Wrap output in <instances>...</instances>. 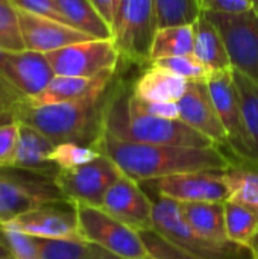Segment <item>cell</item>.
<instances>
[{"mask_svg":"<svg viewBox=\"0 0 258 259\" xmlns=\"http://www.w3.org/2000/svg\"><path fill=\"white\" fill-rule=\"evenodd\" d=\"M93 147L108 156L122 175L138 184L179 173L227 170L233 165L219 147L195 149L144 144L119 140L100 131Z\"/></svg>","mask_w":258,"mask_h":259,"instance_id":"6da1fadb","label":"cell"},{"mask_svg":"<svg viewBox=\"0 0 258 259\" xmlns=\"http://www.w3.org/2000/svg\"><path fill=\"white\" fill-rule=\"evenodd\" d=\"M100 132L125 141L175 147H219L181 120H166L144 112L131 94L116 96L100 112Z\"/></svg>","mask_w":258,"mask_h":259,"instance_id":"7a4b0ae2","label":"cell"},{"mask_svg":"<svg viewBox=\"0 0 258 259\" xmlns=\"http://www.w3.org/2000/svg\"><path fill=\"white\" fill-rule=\"evenodd\" d=\"M99 100L100 97H87L50 105H30L23 100L17 108L15 118L41 132L55 146L62 143L85 144L91 129L100 126Z\"/></svg>","mask_w":258,"mask_h":259,"instance_id":"3957f363","label":"cell"},{"mask_svg":"<svg viewBox=\"0 0 258 259\" xmlns=\"http://www.w3.org/2000/svg\"><path fill=\"white\" fill-rule=\"evenodd\" d=\"M152 202V229L184 252L204 259H254L248 247L234 243L217 244L199 237L186 222L178 202L164 197Z\"/></svg>","mask_w":258,"mask_h":259,"instance_id":"277c9868","label":"cell"},{"mask_svg":"<svg viewBox=\"0 0 258 259\" xmlns=\"http://www.w3.org/2000/svg\"><path fill=\"white\" fill-rule=\"evenodd\" d=\"M68 202L55 176L14 167L0 168V225L49 203Z\"/></svg>","mask_w":258,"mask_h":259,"instance_id":"5b68a950","label":"cell"},{"mask_svg":"<svg viewBox=\"0 0 258 259\" xmlns=\"http://www.w3.org/2000/svg\"><path fill=\"white\" fill-rule=\"evenodd\" d=\"M81 238L85 243L102 247L122 259H146L149 252L140 232L116 220L103 209L85 203H73Z\"/></svg>","mask_w":258,"mask_h":259,"instance_id":"8992f818","label":"cell"},{"mask_svg":"<svg viewBox=\"0 0 258 259\" xmlns=\"http://www.w3.org/2000/svg\"><path fill=\"white\" fill-rule=\"evenodd\" d=\"M217 27L233 68L258 83V9L242 14L204 12Z\"/></svg>","mask_w":258,"mask_h":259,"instance_id":"52a82bcc","label":"cell"},{"mask_svg":"<svg viewBox=\"0 0 258 259\" xmlns=\"http://www.w3.org/2000/svg\"><path fill=\"white\" fill-rule=\"evenodd\" d=\"M120 53L114 38H111L76 42L49 52L46 58L56 76L96 77L105 73H114Z\"/></svg>","mask_w":258,"mask_h":259,"instance_id":"ba28073f","label":"cell"},{"mask_svg":"<svg viewBox=\"0 0 258 259\" xmlns=\"http://www.w3.org/2000/svg\"><path fill=\"white\" fill-rule=\"evenodd\" d=\"M122 171L105 155L71 170H58L55 182L70 203H85L100 208L105 194Z\"/></svg>","mask_w":258,"mask_h":259,"instance_id":"9c48e42d","label":"cell"},{"mask_svg":"<svg viewBox=\"0 0 258 259\" xmlns=\"http://www.w3.org/2000/svg\"><path fill=\"white\" fill-rule=\"evenodd\" d=\"M207 85L214 108L228 134V147L239 159L252 162V155L242 118V105L239 88L234 79V68L210 73L207 77Z\"/></svg>","mask_w":258,"mask_h":259,"instance_id":"30bf717a","label":"cell"},{"mask_svg":"<svg viewBox=\"0 0 258 259\" xmlns=\"http://www.w3.org/2000/svg\"><path fill=\"white\" fill-rule=\"evenodd\" d=\"M155 30L154 0H122L114 20V41L122 53L134 59H149Z\"/></svg>","mask_w":258,"mask_h":259,"instance_id":"8fae6325","label":"cell"},{"mask_svg":"<svg viewBox=\"0 0 258 259\" xmlns=\"http://www.w3.org/2000/svg\"><path fill=\"white\" fill-rule=\"evenodd\" d=\"M157 197L172 199L178 203L196 202H227L230 191L224 178V170H202L172 175L149 181Z\"/></svg>","mask_w":258,"mask_h":259,"instance_id":"7c38bea8","label":"cell"},{"mask_svg":"<svg viewBox=\"0 0 258 259\" xmlns=\"http://www.w3.org/2000/svg\"><path fill=\"white\" fill-rule=\"evenodd\" d=\"M100 209L137 232L152 229L154 202L138 182L125 175L108 190Z\"/></svg>","mask_w":258,"mask_h":259,"instance_id":"4fadbf2b","label":"cell"},{"mask_svg":"<svg viewBox=\"0 0 258 259\" xmlns=\"http://www.w3.org/2000/svg\"><path fill=\"white\" fill-rule=\"evenodd\" d=\"M53 77L46 55L32 50L11 52L0 65V79L23 100L36 97Z\"/></svg>","mask_w":258,"mask_h":259,"instance_id":"5bb4252c","label":"cell"},{"mask_svg":"<svg viewBox=\"0 0 258 259\" xmlns=\"http://www.w3.org/2000/svg\"><path fill=\"white\" fill-rule=\"evenodd\" d=\"M62 203L67 202L49 203L40 206L0 226L20 231L23 234L36 238L82 240L79 234L78 215L73 203L68 208H62Z\"/></svg>","mask_w":258,"mask_h":259,"instance_id":"9a60e30c","label":"cell"},{"mask_svg":"<svg viewBox=\"0 0 258 259\" xmlns=\"http://www.w3.org/2000/svg\"><path fill=\"white\" fill-rule=\"evenodd\" d=\"M178 106L181 121L210 138L216 146H228V134L214 108L207 80H190Z\"/></svg>","mask_w":258,"mask_h":259,"instance_id":"2e32d148","label":"cell"},{"mask_svg":"<svg viewBox=\"0 0 258 259\" xmlns=\"http://www.w3.org/2000/svg\"><path fill=\"white\" fill-rule=\"evenodd\" d=\"M18 21L24 50H32L46 55L49 52L59 50L76 42L96 39L68 24L24 11H18Z\"/></svg>","mask_w":258,"mask_h":259,"instance_id":"e0dca14e","label":"cell"},{"mask_svg":"<svg viewBox=\"0 0 258 259\" xmlns=\"http://www.w3.org/2000/svg\"><path fill=\"white\" fill-rule=\"evenodd\" d=\"M113 73H105L96 77L56 76L36 97L26 100L30 105H50L62 102H75L87 97H102Z\"/></svg>","mask_w":258,"mask_h":259,"instance_id":"ac0fdd59","label":"cell"},{"mask_svg":"<svg viewBox=\"0 0 258 259\" xmlns=\"http://www.w3.org/2000/svg\"><path fill=\"white\" fill-rule=\"evenodd\" d=\"M53 149L55 144L47 137H44L32 126L20 123L18 144L12 167L26 171L55 176L58 173V168L50 161Z\"/></svg>","mask_w":258,"mask_h":259,"instance_id":"d6986e66","label":"cell"},{"mask_svg":"<svg viewBox=\"0 0 258 259\" xmlns=\"http://www.w3.org/2000/svg\"><path fill=\"white\" fill-rule=\"evenodd\" d=\"M187 79L152 65L134 85L132 96L141 102H179L189 88Z\"/></svg>","mask_w":258,"mask_h":259,"instance_id":"ffe728a7","label":"cell"},{"mask_svg":"<svg viewBox=\"0 0 258 259\" xmlns=\"http://www.w3.org/2000/svg\"><path fill=\"white\" fill-rule=\"evenodd\" d=\"M225 202H196L179 203L182 215L189 226L204 240L225 244L231 243L225 228Z\"/></svg>","mask_w":258,"mask_h":259,"instance_id":"44dd1931","label":"cell"},{"mask_svg":"<svg viewBox=\"0 0 258 259\" xmlns=\"http://www.w3.org/2000/svg\"><path fill=\"white\" fill-rule=\"evenodd\" d=\"M195 26V47L193 55L211 73L233 68L230 55L217 27L207 18L204 12L193 23Z\"/></svg>","mask_w":258,"mask_h":259,"instance_id":"7402d4cb","label":"cell"},{"mask_svg":"<svg viewBox=\"0 0 258 259\" xmlns=\"http://www.w3.org/2000/svg\"><path fill=\"white\" fill-rule=\"evenodd\" d=\"M56 5L71 27L96 39L114 38L113 27L90 0H56Z\"/></svg>","mask_w":258,"mask_h":259,"instance_id":"603a6c76","label":"cell"},{"mask_svg":"<svg viewBox=\"0 0 258 259\" xmlns=\"http://www.w3.org/2000/svg\"><path fill=\"white\" fill-rule=\"evenodd\" d=\"M195 47V26L175 24L158 27L149 50V61L154 62L161 58L193 55Z\"/></svg>","mask_w":258,"mask_h":259,"instance_id":"cb8c5ba5","label":"cell"},{"mask_svg":"<svg viewBox=\"0 0 258 259\" xmlns=\"http://www.w3.org/2000/svg\"><path fill=\"white\" fill-rule=\"evenodd\" d=\"M234 79L239 88L242 118L252 155V164L258 165V83L237 70H234Z\"/></svg>","mask_w":258,"mask_h":259,"instance_id":"d4e9b609","label":"cell"},{"mask_svg":"<svg viewBox=\"0 0 258 259\" xmlns=\"http://www.w3.org/2000/svg\"><path fill=\"white\" fill-rule=\"evenodd\" d=\"M228 185V202L243 205L258 212V171L240 165H231L224 170Z\"/></svg>","mask_w":258,"mask_h":259,"instance_id":"484cf974","label":"cell"},{"mask_svg":"<svg viewBox=\"0 0 258 259\" xmlns=\"http://www.w3.org/2000/svg\"><path fill=\"white\" fill-rule=\"evenodd\" d=\"M224 205L228 241L249 249V244L258 231V212L228 200Z\"/></svg>","mask_w":258,"mask_h":259,"instance_id":"4316f807","label":"cell"},{"mask_svg":"<svg viewBox=\"0 0 258 259\" xmlns=\"http://www.w3.org/2000/svg\"><path fill=\"white\" fill-rule=\"evenodd\" d=\"M157 29L175 24H193L202 9L199 0H154Z\"/></svg>","mask_w":258,"mask_h":259,"instance_id":"83f0119b","label":"cell"},{"mask_svg":"<svg viewBox=\"0 0 258 259\" xmlns=\"http://www.w3.org/2000/svg\"><path fill=\"white\" fill-rule=\"evenodd\" d=\"M38 259H90L93 244L82 240L36 238Z\"/></svg>","mask_w":258,"mask_h":259,"instance_id":"f1b7e54d","label":"cell"},{"mask_svg":"<svg viewBox=\"0 0 258 259\" xmlns=\"http://www.w3.org/2000/svg\"><path fill=\"white\" fill-rule=\"evenodd\" d=\"M102 153L93 146L78 143H62L55 146L50 161L58 170H71L97 159Z\"/></svg>","mask_w":258,"mask_h":259,"instance_id":"f546056e","label":"cell"},{"mask_svg":"<svg viewBox=\"0 0 258 259\" xmlns=\"http://www.w3.org/2000/svg\"><path fill=\"white\" fill-rule=\"evenodd\" d=\"M0 47L9 52L24 50L18 11L9 0H0Z\"/></svg>","mask_w":258,"mask_h":259,"instance_id":"4dcf8cb0","label":"cell"},{"mask_svg":"<svg viewBox=\"0 0 258 259\" xmlns=\"http://www.w3.org/2000/svg\"><path fill=\"white\" fill-rule=\"evenodd\" d=\"M155 67H161L164 70H169L187 80H207L210 76V70L201 64L195 55H182V56H169L161 58L152 62Z\"/></svg>","mask_w":258,"mask_h":259,"instance_id":"1f68e13d","label":"cell"},{"mask_svg":"<svg viewBox=\"0 0 258 259\" xmlns=\"http://www.w3.org/2000/svg\"><path fill=\"white\" fill-rule=\"evenodd\" d=\"M140 237L149 252V256L154 259H204L195 255H190L166 240L163 235H160L154 229L141 231Z\"/></svg>","mask_w":258,"mask_h":259,"instance_id":"d6a6232c","label":"cell"},{"mask_svg":"<svg viewBox=\"0 0 258 259\" xmlns=\"http://www.w3.org/2000/svg\"><path fill=\"white\" fill-rule=\"evenodd\" d=\"M0 240L6 244L14 259H38L35 237L0 226Z\"/></svg>","mask_w":258,"mask_h":259,"instance_id":"836d02e7","label":"cell"},{"mask_svg":"<svg viewBox=\"0 0 258 259\" xmlns=\"http://www.w3.org/2000/svg\"><path fill=\"white\" fill-rule=\"evenodd\" d=\"M20 123L11 121L0 124V168L14 165L17 144H18Z\"/></svg>","mask_w":258,"mask_h":259,"instance_id":"e575fe53","label":"cell"},{"mask_svg":"<svg viewBox=\"0 0 258 259\" xmlns=\"http://www.w3.org/2000/svg\"><path fill=\"white\" fill-rule=\"evenodd\" d=\"M18 11H24L29 14H35L40 17L52 18L59 23L68 24L64 18L62 12L59 11L56 0H9ZM70 26V24H68Z\"/></svg>","mask_w":258,"mask_h":259,"instance_id":"d590c367","label":"cell"},{"mask_svg":"<svg viewBox=\"0 0 258 259\" xmlns=\"http://www.w3.org/2000/svg\"><path fill=\"white\" fill-rule=\"evenodd\" d=\"M202 12L242 14L255 9L252 0H199Z\"/></svg>","mask_w":258,"mask_h":259,"instance_id":"8d00e7d4","label":"cell"},{"mask_svg":"<svg viewBox=\"0 0 258 259\" xmlns=\"http://www.w3.org/2000/svg\"><path fill=\"white\" fill-rule=\"evenodd\" d=\"M21 102L23 99L0 79V124L17 121L15 114Z\"/></svg>","mask_w":258,"mask_h":259,"instance_id":"74e56055","label":"cell"},{"mask_svg":"<svg viewBox=\"0 0 258 259\" xmlns=\"http://www.w3.org/2000/svg\"><path fill=\"white\" fill-rule=\"evenodd\" d=\"M140 108L158 118H166V120H179V106L178 102H141L138 100Z\"/></svg>","mask_w":258,"mask_h":259,"instance_id":"f35d334b","label":"cell"},{"mask_svg":"<svg viewBox=\"0 0 258 259\" xmlns=\"http://www.w3.org/2000/svg\"><path fill=\"white\" fill-rule=\"evenodd\" d=\"M94 8L99 11V14L108 21V24L113 27L114 26V14H113V5L111 0H90ZM114 32V30H113Z\"/></svg>","mask_w":258,"mask_h":259,"instance_id":"ab89813d","label":"cell"},{"mask_svg":"<svg viewBox=\"0 0 258 259\" xmlns=\"http://www.w3.org/2000/svg\"><path fill=\"white\" fill-rule=\"evenodd\" d=\"M90 259H122L109 252H106L105 249L102 247H97V246H93V252H91V256Z\"/></svg>","mask_w":258,"mask_h":259,"instance_id":"60d3db41","label":"cell"},{"mask_svg":"<svg viewBox=\"0 0 258 259\" xmlns=\"http://www.w3.org/2000/svg\"><path fill=\"white\" fill-rule=\"evenodd\" d=\"M249 250H251V253H252L254 259H258V231H257V234H255V237L252 238L251 244H249Z\"/></svg>","mask_w":258,"mask_h":259,"instance_id":"b9f144b4","label":"cell"},{"mask_svg":"<svg viewBox=\"0 0 258 259\" xmlns=\"http://www.w3.org/2000/svg\"><path fill=\"white\" fill-rule=\"evenodd\" d=\"M120 3H122V0H111V5H113V14H114V20H116V15H117V12H119ZM113 30H114V26H113Z\"/></svg>","mask_w":258,"mask_h":259,"instance_id":"7bdbcfd3","label":"cell"},{"mask_svg":"<svg viewBox=\"0 0 258 259\" xmlns=\"http://www.w3.org/2000/svg\"><path fill=\"white\" fill-rule=\"evenodd\" d=\"M9 53H11L9 50H6V49H2V47H0V65H2V64H3V62L8 59Z\"/></svg>","mask_w":258,"mask_h":259,"instance_id":"ee69618b","label":"cell"},{"mask_svg":"<svg viewBox=\"0 0 258 259\" xmlns=\"http://www.w3.org/2000/svg\"><path fill=\"white\" fill-rule=\"evenodd\" d=\"M252 3L255 5V8H257V9H258V0H252Z\"/></svg>","mask_w":258,"mask_h":259,"instance_id":"f6af8a7d","label":"cell"},{"mask_svg":"<svg viewBox=\"0 0 258 259\" xmlns=\"http://www.w3.org/2000/svg\"><path fill=\"white\" fill-rule=\"evenodd\" d=\"M146 259H154V258H151V256H149V258H146Z\"/></svg>","mask_w":258,"mask_h":259,"instance_id":"bcb514c9","label":"cell"}]
</instances>
